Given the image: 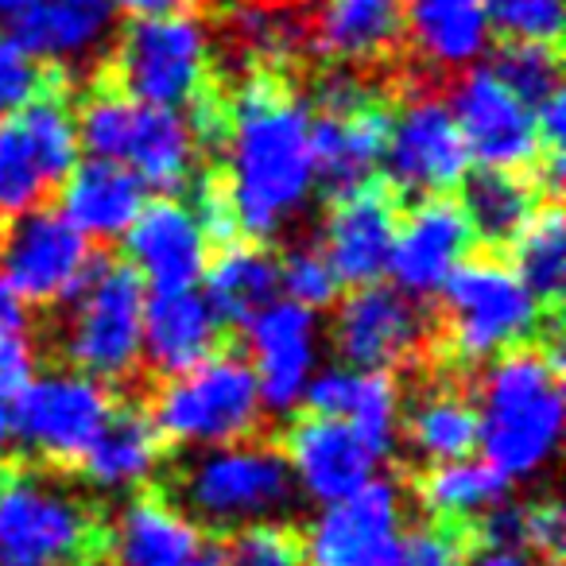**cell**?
Listing matches in <instances>:
<instances>
[{"instance_id": "6da1fadb", "label": "cell", "mask_w": 566, "mask_h": 566, "mask_svg": "<svg viewBox=\"0 0 566 566\" xmlns=\"http://www.w3.org/2000/svg\"><path fill=\"white\" fill-rule=\"evenodd\" d=\"M311 105L280 74L256 71L226 102L221 136V190L237 229L275 237L307 210L315 195V148H311Z\"/></svg>"}, {"instance_id": "7a4b0ae2", "label": "cell", "mask_w": 566, "mask_h": 566, "mask_svg": "<svg viewBox=\"0 0 566 566\" xmlns=\"http://www.w3.org/2000/svg\"><path fill=\"white\" fill-rule=\"evenodd\" d=\"M478 447L504 481L535 478L563 439V357L551 326L547 342L493 357L478 380Z\"/></svg>"}, {"instance_id": "3957f363", "label": "cell", "mask_w": 566, "mask_h": 566, "mask_svg": "<svg viewBox=\"0 0 566 566\" xmlns=\"http://www.w3.org/2000/svg\"><path fill=\"white\" fill-rule=\"evenodd\" d=\"M105 551L94 504L48 470H0V566H86Z\"/></svg>"}, {"instance_id": "277c9868", "label": "cell", "mask_w": 566, "mask_h": 566, "mask_svg": "<svg viewBox=\"0 0 566 566\" xmlns=\"http://www.w3.org/2000/svg\"><path fill=\"white\" fill-rule=\"evenodd\" d=\"M148 419L171 447L210 450L226 442L252 439L264 423L256 377L241 354H213L195 369L164 377L151 396Z\"/></svg>"}, {"instance_id": "5b68a950", "label": "cell", "mask_w": 566, "mask_h": 566, "mask_svg": "<svg viewBox=\"0 0 566 566\" xmlns=\"http://www.w3.org/2000/svg\"><path fill=\"white\" fill-rule=\"evenodd\" d=\"M213 35L195 12L140 17L120 32L109 55L113 90L151 109H190L210 90Z\"/></svg>"}, {"instance_id": "8992f818", "label": "cell", "mask_w": 566, "mask_h": 566, "mask_svg": "<svg viewBox=\"0 0 566 566\" xmlns=\"http://www.w3.org/2000/svg\"><path fill=\"white\" fill-rule=\"evenodd\" d=\"M439 295L447 349L465 365L493 361L543 331V303L501 256H465Z\"/></svg>"}, {"instance_id": "52a82bcc", "label": "cell", "mask_w": 566, "mask_h": 566, "mask_svg": "<svg viewBox=\"0 0 566 566\" xmlns=\"http://www.w3.org/2000/svg\"><path fill=\"white\" fill-rule=\"evenodd\" d=\"M179 509L210 527H237L275 520L295 496L292 470L272 442L241 439L226 447L195 450L179 473Z\"/></svg>"}, {"instance_id": "ba28073f", "label": "cell", "mask_w": 566, "mask_h": 566, "mask_svg": "<svg viewBox=\"0 0 566 566\" xmlns=\"http://www.w3.org/2000/svg\"><path fill=\"white\" fill-rule=\"evenodd\" d=\"M144 283L125 260L94 256L78 292L66 300L63 354L86 377L102 385L128 380L140 369Z\"/></svg>"}, {"instance_id": "9c48e42d", "label": "cell", "mask_w": 566, "mask_h": 566, "mask_svg": "<svg viewBox=\"0 0 566 566\" xmlns=\"http://www.w3.org/2000/svg\"><path fill=\"white\" fill-rule=\"evenodd\" d=\"M74 113L59 94L0 120V218L40 210L78 164Z\"/></svg>"}, {"instance_id": "30bf717a", "label": "cell", "mask_w": 566, "mask_h": 566, "mask_svg": "<svg viewBox=\"0 0 566 566\" xmlns=\"http://www.w3.org/2000/svg\"><path fill=\"white\" fill-rule=\"evenodd\" d=\"M117 408L102 380L78 369H51L17 388L12 442L48 465H71L86 454L94 434Z\"/></svg>"}, {"instance_id": "8fae6325", "label": "cell", "mask_w": 566, "mask_h": 566, "mask_svg": "<svg viewBox=\"0 0 566 566\" xmlns=\"http://www.w3.org/2000/svg\"><path fill=\"white\" fill-rule=\"evenodd\" d=\"M380 167L396 195L439 198L462 187L470 156L450 117V105L431 90H416L388 117V140Z\"/></svg>"}, {"instance_id": "7c38bea8", "label": "cell", "mask_w": 566, "mask_h": 566, "mask_svg": "<svg viewBox=\"0 0 566 566\" xmlns=\"http://www.w3.org/2000/svg\"><path fill=\"white\" fill-rule=\"evenodd\" d=\"M94 264L90 241L59 210H28L0 233V280L24 303H66Z\"/></svg>"}, {"instance_id": "4fadbf2b", "label": "cell", "mask_w": 566, "mask_h": 566, "mask_svg": "<svg viewBox=\"0 0 566 566\" xmlns=\"http://www.w3.org/2000/svg\"><path fill=\"white\" fill-rule=\"evenodd\" d=\"M400 535V485L388 478H373L365 489L318 509L300 539L303 566H388Z\"/></svg>"}, {"instance_id": "5bb4252c", "label": "cell", "mask_w": 566, "mask_h": 566, "mask_svg": "<svg viewBox=\"0 0 566 566\" xmlns=\"http://www.w3.org/2000/svg\"><path fill=\"white\" fill-rule=\"evenodd\" d=\"M427 315L419 300L396 292L392 283H361L334 311L331 338L349 369L392 373L416 361L427 346Z\"/></svg>"}, {"instance_id": "9a60e30c", "label": "cell", "mask_w": 566, "mask_h": 566, "mask_svg": "<svg viewBox=\"0 0 566 566\" xmlns=\"http://www.w3.org/2000/svg\"><path fill=\"white\" fill-rule=\"evenodd\" d=\"M450 117L465 144L470 164L485 171H524L535 167L543 144L535 117L512 90L496 82L489 66H470L450 86Z\"/></svg>"}, {"instance_id": "2e32d148", "label": "cell", "mask_w": 566, "mask_h": 566, "mask_svg": "<svg viewBox=\"0 0 566 566\" xmlns=\"http://www.w3.org/2000/svg\"><path fill=\"white\" fill-rule=\"evenodd\" d=\"M249 334V369L256 377L264 411H287L303 408L311 380L318 373V315L300 303L275 300L244 326Z\"/></svg>"}, {"instance_id": "e0dca14e", "label": "cell", "mask_w": 566, "mask_h": 566, "mask_svg": "<svg viewBox=\"0 0 566 566\" xmlns=\"http://www.w3.org/2000/svg\"><path fill=\"white\" fill-rule=\"evenodd\" d=\"M473 233L462 206L450 195L419 198L408 213H400L388 252V275L392 287L411 300L439 295L442 283L454 275V268L470 256Z\"/></svg>"}, {"instance_id": "ac0fdd59", "label": "cell", "mask_w": 566, "mask_h": 566, "mask_svg": "<svg viewBox=\"0 0 566 566\" xmlns=\"http://www.w3.org/2000/svg\"><path fill=\"white\" fill-rule=\"evenodd\" d=\"M120 241H125V264L151 292H195V283H202L210 264V237L195 206L179 198L144 202Z\"/></svg>"}, {"instance_id": "d6986e66", "label": "cell", "mask_w": 566, "mask_h": 566, "mask_svg": "<svg viewBox=\"0 0 566 566\" xmlns=\"http://www.w3.org/2000/svg\"><path fill=\"white\" fill-rule=\"evenodd\" d=\"M283 462L292 470L295 489H303L318 504H334L369 485L385 458L349 423L311 411L295 419V427L287 431Z\"/></svg>"}, {"instance_id": "ffe728a7", "label": "cell", "mask_w": 566, "mask_h": 566, "mask_svg": "<svg viewBox=\"0 0 566 566\" xmlns=\"http://www.w3.org/2000/svg\"><path fill=\"white\" fill-rule=\"evenodd\" d=\"M396 221H400V206L388 182H361L346 195H334L318 249L326 252L342 283L349 287L380 283V275L388 272Z\"/></svg>"}, {"instance_id": "44dd1931", "label": "cell", "mask_w": 566, "mask_h": 566, "mask_svg": "<svg viewBox=\"0 0 566 566\" xmlns=\"http://www.w3.org/2000/svg\"><path fill=\"white\" fill-rule=\"evenodd\" d=\"M303 403H307L315 416H331V419L349 423L380 458L392 454L396 439H400L403 396L392 373L334 365V369H326V373H315Z\"/></svg>"}, {"instance_id": "7402d4cb", "label": "cell", "mask_w": 566, "mask_h": 566, "mask_svg": "<svg viewBox=\"0 0 566 566\" xmlns=\"http://www.w3.org/2000/svg\"><path fill=\"white\" fill-rule=\"evenodd\" d=\"M307 43L331 66H377L403 43V0H323Z\"/></svg>"}, {"instance_id": "603a6c76", "label": "cell", "mask_w": 566, "mask_h": 566, "mask_svg": "<svg viewBox=\"0 0 566 566\" xmlns=\"http://www.w3.org/2000/svg\"><path fill=\"white\" fill-rule=\"evenodd\" d=\"M315 113V109H311ZM388 109L385 102H369L349 113H315L311 120V148H315V182L331 195L373 182L388 140Z\"/></svg>"}, {"instance_id": "cb8c5ba5", "label": "cell", "mask_w": 566, "mask_h": 566, "mask_svg": "<svg viewBox=\"0 0 566 566\" xmlns=\"http://www.w3.org/2000/svg\"><path fill=\"white\" fill-rule=\"evenodd\" d=\"M221 331L226 326L202 292H151V300H144L140 357L156 373L175 377L218 354Z\"/></svg>"}, {"instance_id": "d4e9b609", "label": "cell", "mask_w": 566, "mask_h": 566, "mask_svg": "<svg viewBox=\"0 0 566 566\" xmlns=\"http://www.w3.org/2000/svg\"><path fill=\"white\" fill-rule=\"evenodd\" d=\"M117 28L113 0H40L32 12L9 24L43 66H82L102 55Z\"/></svg>"}, {"instance_id": "484cf974", "label": "cell", "mask_w": 566, "mask_h": 566, "mask_svg": "<svg viewBox=\"0 0 566 566\" xmlns=\"http://www.w3.org/2000/svg\"><path fill=\"white\" fill-rule=\"evenodd\" d=\"M198 551H202L198 520H190L171 496L140 493L113 520V566H187Z\"/></svg>"}, {"instance_id": "4316f807", "label": "cell", "mask_w": 566, "mask_h": 566, "mask_svg": "<svg viewBox=\"0 0 566 566\" xmlns=\"http://www.w3.org/2000/svg\"><path fill=\"white\" fill-rule=\"evenodd\" d=\"M159 462H164V439L151 427L148 411L136 403L113 408L86 454L78 458L82 478L97 493H136L156 478Z\"/></svg>"}, {"instance_id": "83f0119b", "label": "cell", "mask_w": 566, "mask_h": 566, "mask_svg": "<svg viewBox=\"0 0 566 566\" xmlns=\"http://www.w3.org/2000/svg\"><path fill=\"white\" fill-rule=\"evenodd\" d=\"M198 151L202 148H198L187 113L136 105L125 151H120V167H128L144 190H159L164 198H175L195 179Z\"/></svg>"}, {"instance_id": "f1b7e54d", "label": "cell", "mask_w": 566, "mask_h": 566, "mask_svg": "<svg viewBox=\"0 0 566 566\" xmlns=\"http://www.w3.org/2000/svg\"><path fill=\"white\" fill-rule=\"evenodd\" d=\"M59 213L78 229L82 237L117 241L128 233L136 213L144 210V187L128 167L105 164V159H82L59 187Z\"/></svg>"}, {"instance_id": "f546056e", "label": "cell", "mask_w": 566, "mask_h": 566, "mask_svg": "<svg viewBox=\"0 0 566 566\" xmlns=\"http://www.w3.org/2000/svg\"><path fill=\"white\" fill-rule=\"evenodd\" d=\"M481 0H403V40L434 71H470L489 51Z\"/></svg>"}, {"instance_id": "4dcf8cb0", "label": "cell", "mask_w": 566, "mask_h": 566, "mask_svg": "<svg viewBox=\"0 0 566 566\" xmlns=\"http://www.w3.org/2000/svg\"><path fill=\"white\" fill-rule=\"evenodd\" d=\"M206 303L221 326H249L268 303L280 300V260L264 244H226L206 264Z\"/></svg>"}, {"instance_id": "1f68e13d", "label": "cell", "mask_w": 566, "mask_h": 566, "mask_svg": "<svg viewBox=\"0 0 566 566\" xmlns=\"http://www.w3.org/2000/svg\"><path fill=\"white\" fill-rule=\"evenodd\" d=\"M408 447L427 465L462 462L478 450V408L473 396L454 385H434L416 396L408 416H400Z\"/></svg>"}, {"instance_id": "d6a6232c", "label": "cell", "mask_w": 566, "mask_h": 566, "mask_svg": "<svg viewBox=\"0 0 566 566\" xmlns=\"http://www.w3.org/2000/svg\"><path fill=\"white\" fill-rule=\"evenodd\" d=\"M462 213L470 221L473 241H485L493 249L512 244V237L527 226L539 210V190L520 171H485L478 167L462 179Z\"/></svg>"}, {"instance_id": "836d02e7", "label": "cell", "mask_w": 566, "mask_h": 566, "mask_svg": "<svg viewBox=\"0 0 566 566\" xmlns=\"http://www.w3.org/2000/svg\"><path fill=\"white\" fill-rule=\"evenodd\" d=\"M509 489L512 485L489 462L462 458V462L427 465L416 493H419V504H423L434 520L462 527L465 520H478L481 512H489L493 504L509 501Z\"/></svg>"}, {"instance_id": "e575fe53", "label": "cell", "mask_w": 566, "mask_h": 566, "mask_svg": "<svg viewBox=\"0 0 566 566\" xmlns=\"http://www.w3.org/2000/svg\"><path fill=\"white\" fill-rule=\"evenodd\" d=\"M563 210L555 202L539 206L527 226L512 237V272L539 303H555L566 283V233Z\"/></svg>"}, {"instance_id": "d590c367", "label": "cell", "mask_w": 566, "mask_h": 566, "mask_svg": "<svg viewBox=\"0 0 566 566\" xmlns=\"http://www.w3.org/2000/svg\"><path fill=\"white\" fill-rule=\"evenodd\" d=\"M504 90L520 97L527 109L558 94V51L551 43H504L493 55V66Z\"/></svg>"}, {"instance_id": "8d00e7d4", "label": "cell", "mask_w": 566, "mask_h": 566, "mask_svg": "<svg viewBox=\"0 0 566 566\" xmlns=\"http://www.w3.org/2000/svg\"><path fill=\"white\" fill-rule=\"evenodd\" d=\"M280 287L287 292V303H300V307L315 311V315L323 307H331V303H338L342 295L338 272H334V264L318 244L287 249V256L280 260Z\"/></svg>"}, {"instance_id": "74e56055", "label": "cell", "mask_w": 566, "mask_h": 566, "mask_svg": "<svg viewBox=\"0 0 566 566\" xmlns=\"http://www.w3.org/2000/svg\"><path fill=\"white\" fill-rule=\"evenodd\" d=\"M489 32L504 43H551L563 32V0H481Z\"/></svg>"}, {"instance_id": "f35d334b", "label": "cell", "mask_w": 566, "mask_h": 566, "mask_svg": "<svg viewBox=\"0 0 566 566\" xmlns=\"http://www.w3.org/2000/svg\"><path fill=\"white\" fill-rule=\"evenodd\" d=\"M226 566H303L300 535L292 527L264 520V524L237 527L233 539L221 547Z\"/></svg>"}, {"instance_id": "ab89813d", "label": "cell", "mask_w": 566, "mask_h": 566, "mask_svg": "<svg viewBox=\"0 0 566 566\" xmlns=\"http://www.w3.org/2000/svg\"><path fill=\"white\" fill-rule=\"evenodd\" d=\"M465 558H470L465 527L423 520L416 527H403L388 566H465Z\"/></svg>"}, {"instance_id": "60d3db41", "label": "cell", "mask_w": 566, "mask_h": 566, "mask_svg": "<svg viewBox=\"0 0 566 566\" xmlns=\"http://www.w3.org/2000/svg\"><path fill=\"white\" fill-rule=\"evenodd\" d=\"M51 74L17 35L0 32V120L28 109L35 97L51 94Z\"/></svg>"}, {"instance_id": "b9f144b4", "label": "cell", "mask_w": 566, "mask_h": 566, "mask_svg": "<svg viewBox=\"0 0 566 566\" xmlns=\"http://www.w3.org/2000/svg\"><path fill=\"white\" fill-rule=\"evenodd\" d=\"M563 539H566V516H563V504H558L555 496H543V501H535V504H524V551L555 563L558 551H563Z\"/></svg>"}, {"instance_id": "7bdbcfd3", "label": "cell", "mask_w": 566, "mask_h": 566, "mask_svg": "<svg viewBox=\"0 0 566 566\" xmlns=\"http://www.w3.org/2000/svg\"><path fill=\"white\" fill-rule=\"evenodd\" d=\"M473 524H478V539L485 543V551H524V504L501 501L481 512Z\"/></svg>"}, {"instance_id": "ee69618b", "label": "cell", "mask_w": 566, "mask_h": 566, "mask_svg": "<svg viewBox=\"0 0 566 566\" xmlns=\"http://www.w3.org/2000/svg\"><path fill=\"white\" fill-rule=\"evenodd\" d=\"M35 377V346L28 331H4L0 326V392H17Z\"/></svg>"}, {"instance_id": "f6af8a7d", "label": "cell", "mask_w": 566, "mask_h": 566, "mask_svg": "<svg viewBox=\"0 0 566 566\" xmlns=\"http://www.w3.org/2000/svg\"><path fill=\"white\" fill-rule=\"evenodd\" d=\"M535 117V133H539V144H547V151L563 148V133H566V109H563V90L555 97H547L543 105L532 109Z\"/></svg>"}, {"instance_id": "bcb514c9", "label": "cell", "mask_w": 566, "mask_h": 566, "mask_svg": "<svg viewBox=\"0 0 566 566\" xmlns=\"http://www.w3.org/2000/svg\"><path fill=\"white\" fill-rule=\"evenodd\" d=\"M465 566H555L551 558L532 555V551H481L465 558Z\"/></svg>"}, {"instance_id": "7dc6e473", "label": "cell", "mask_w": 566, "mask_h": 566, "mask_svg": "<svg viewBox=\"0 0 566 566\" xmlns=\"http://www.w3.org/2000/svg\"><path fill=\"white\" fill-rule=\"evenodd\" d=\"M0 326L4 331H28V303L4 280H0Z\"/></svg>"}, {"instance_id": "c3c4849f", "label": "cell", "mask_w": 566, "mask_h": 566, "mask_svg": "<svg viewBox=\"0 0 566 566\" xmlns=\"http://www.w3.org/2000/svg\"><path fill=\"white\" fill-rule=\"evenodd\" d=\"M187 0H113V9L128 12L133 20L140 17H164V12H179Z\"/></svg>"}, {"instance_id": "681fc988", "label": "cell", "mask_w": 566, "mask_h": 566, "mask_svg": "<svg viewBox=\"0 0 566 566\" xmlns=\"http://www.w3.org/2000/svg\"><path fill=\"white\" fill-rule=\"evenodd\" d=\"M12 447V411H9V392H0V465L9 458Z\"/></svg>"}, {"instance_id": "f907efd6", "label": "cell", "mask_w": 566, "mask_h": 566, "mask_svg": "<svg viewBox=\"0 0 566 566\" xmlns=\"http://www.w3.org/2000/svg\"><path fill=\"white\" fill-rule=\"evenodd\" d=\"M40 0H0V24L9 28V24H17L24 12H32Z\"/></svg>"}, {"instance_id": "816d5d0a", "label": "cell", "mask_w": 566, "mask_h": 566, "mask_svg": "<svg viewBox=\"0 0 566 566\" xmlns=\"http://www.w3.org/2000/svg\"><path fill=\"white\" fill-rule=\"evenodd\" d=\"M187 566H226V563H221V547H218V543H202V551H198Z\"/></svg>"}, {"instance_id": "f5cc1de1", "label": "cell", "mask_w": 566, "mask_h": 566, "mask_svg": "<svg viewBox=\"0 0 566 566\" xmlns=\"http://www.w3.org/2000/svg\"><path fill=\"white\" fill-rule=\"evenodd\" d=\"M210 4H249V0H210Z\"/></svg>"}, {"instance_id": "db71d44e", "label": "cell", "mask_w": 566, "mask_h": 566, "mask_svg": "<svg viewBox=\"0 0 566 566\" xmlns=\"http://www.w3.org/2000/svg\"><path fill=\"white\" fill-rule=\"evenodd\" d=\"M86 566H105V563H102V558H94V563H86Z\"/></svg>"}]
</instances>
